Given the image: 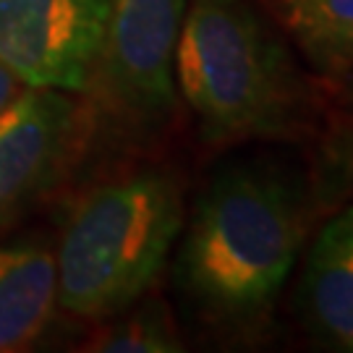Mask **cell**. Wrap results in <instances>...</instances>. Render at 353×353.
<instances>
[{"label": "cell", "mask_w": 353, "mask_h": 353, "mask_svg": "<svg viewBox=\"0 0 353 353\" xmlns=\"http://www.w3.org/2000/svg\"><path fill=\"white\" fill-rule=\"evenodd\" d=\"M301 301L316 338L353 353V204L316 233L303 267Z\"/></svg>", "instance_id": "obj_7"}, {"label": "cell", "mask_w": 353, "mask_h": 353, "mask_svg": "<svg viewBox=\"0 0 353 353\" xmlns=\"http://www.w3.org/2000/svg\"><path fill=\"white\" fill-rule=\"evenodd\" d=\"M81 131L65 92L24 87L0 113V233L63 173Z\"/></svg>", "instance_id": "obj_6"}, {"label": "cell", "mask_w": 353, "mask_h": 353, "mask_svg": "<svg viewBox=\"0 0 353 353\" xmlns=\"http://www.w3.org/2000/svg\"><path fill=\"white\" fill-rule=\"evenodd\" d=\"M58 312L55 252L42 241L0 246V353L32 348Z\"/></svg>", "instance_id": "obj_8"}, {"label": "cell", "mask_w": 353, "mask_h": 353, "mask_svg": "<svg viewBox=\"0 0 353 353\" xmlns=\"http://www.w3.org/2000/svg\"><path fill=\"white\" fill-rule=\"evenodd\" d=\"M24 89V84H21V79L13 74V71H8L6 65L0 63V113L8 108L13 102V97L19 94Z\"/></svg>", "instance_id": "obj_11"}, {"label": "cell", "mask_w": 353, "mask_h": 353, "mask_svg": "<svg viewBox=\"0 0 353 353\" xmlns=\"http://www.w3.org/2000/svg\"><path fill=\"white\" fill-rule=\"evenodd\" d=\"M280 16L303 58L319 74L353 71V0H280Z\"/></svg>", "instance_id": "obj_9"}, {"label": "cell", "mask_w": 353, "mask_h": 353, "mask_svg": "<svg viewBox=\"0 0 353 353\" xmlns=\"http://www.w3.org/2000/svg\"><path fill=\"white\" fill-rule=\"evenodd\" d=\"M173 71L210 144L278 137L309 113L290 52L249 0H191Z\"/></svg>", "instance_id": "obj_2"}, {"label": "cell", "mask_w": 353, "mask_h": 353, "mask_svg": "<svg viewBox=\"0 0 353 353\" xmlns=\"http://www.w3.org/2000/svg\"><path fill=\"white\" fill-rule=\"evenodd\" d=\"M309 223L312 191L296 168L230 165L196 199L178 252V285L217 322H254L278 301Z\"/></svg>", "instance_id": "obj_1"}, {"label": "cell", "mask_w": 353, "mask_h": 353, "mask_svg": "<svg viewBox=\"0 0 353 353\" xmlns=\"http://www.w3.org/2000/svg\"><path fill=\"white\" fill-rule=\"evenodd\" d=\"M113 0H0V63L24 87L87 92Z\"/></svg>", "instance_id": "obj_5"}, {"label": "cell", "mask_w": 353, "mask_h": 353, "mask_svg": "<svg viewBox=\"0 0 353 353\" xmlns=\"http://www.w3.org/2000/svg\"><path fill=\"white\" fill-rule=\"evenodd\" d=\"M183 230V196L168 170H139L87 191L55 252L58 306L108 319L139 301Z\"/></svg>", "instance_id": "obj_3"}, {"label": "cell", "mask_w": 353, "mask_h": 353, "mask_svg": "<svg viewBox=\"0 0 353 353\" xmlns=\"http://www.w3.org/2000/svg\"><path fill=\"white\" fill-rule=\"evenodd\" d=\"M186 0H113L100 61L89 81L102 115L152 128L176 108V45Z\"/></svg>", "instance_id": "obj_4"}, {"label": "cell", "mask_w": 353, "mask_h": 353, "mask_svg": "<svg viewBox=\"0 0 353 353\" xmlns=\"http://www.w3.org/2000/svg\"><path fill=\"white\" fill-rule=\"evenodd\" d=\"M87 351L100 353H173L183 351L170 314L163 303H144L141 309L126 314L121 322L97 330Z\"/></svg>", "instance_id": "obj_10"}]
</instances>
